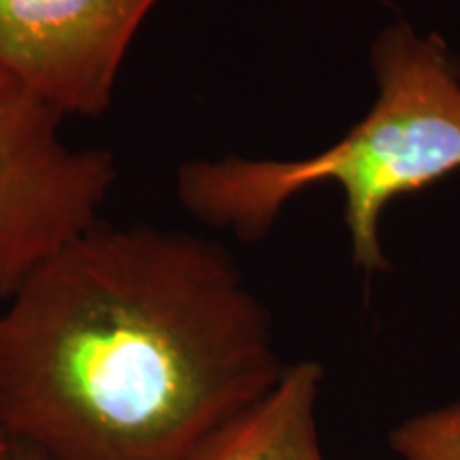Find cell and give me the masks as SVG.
Listing matches in <instances>:
<instances>
[{"mask_svg": "<svg viewBox=\"0 0 460 460\" xmlns=\"http://www.w3.org/2000/svg\"><path fill=\"white\" fill-rule=\"evenodd\" d=\"M286 367L222 243L99 222L0 305V435L49 460H194Z\"/></svg>", "mask_w": 460, "mask_h": 460, "instance_id": "6da1fadb", "label": "cell"}, {"mask_svg": "<svg viewBox=\"0 0 460 460\" xmlns=\"http://www.w3.org/2000/svg\"><path fill=\"white\" fill-rule=\"evenodd\" d=\"M377 99L341 141L303 160H190L177 171L180 203L211 228L258 241L303 190L335 183L356 267L388 271L379 217L390 200L460 169V68L435 34L384 28L371 45Z\"/></svg>", "mask_w": 460, "mask_h": 460, "instance_id": "7a4b0ae2", "label": "cell"}, {"mask_svg": "<svg viewBox=\"0 0 460 460\" xmlns=\"http://www.w3.org/2000/svg\"><path fill=\"white\" fill-rule=\"evenodd\" d=\"M62 119L0 66V305L101 222L118 181L113 154L66 143Z\"/></svg>", "mask_w": 460, "mask_h": 460, "instance_id": "3957f363", "label": "cell"}, {"mask_svg": "<svg viewBox=\"0 0 460 460\" xmlns=\"http://www.w3.org/2000/svg\"><path fill=\"white\" fill-rule=\"evenodd\" d=\"M156 3L0 0V66L65 118H101Z\"/></svg>", "mask_w": 460, "mask_h": 460, "instance_id": "277c9868", "label": "cell"}, {"mask_svg": "<svg viewBox=\"0 0 460 460\" xmlns=\"http://www.w3.org/2000/svg\"><path fill=\"white\" fill-rule=\"evenodd\" d=\"M322 379L320 362L288 365L278 386L217 433L194 460H326L315 422Z\"/></svg>", "mask_w": 460, "mask_h": 460, "instance_id": "5b68a950", "label": "cell"}, {"mask_svg": "<svg viewBox=\"0 0 460 460\" xmlns=\"http://www.w3.org/2000/svg\"><path fill=\"white\" fill-rule=\"evenodd\" d=\"M388 446L401 460H460V401L402 420Z\"/></svg>", "mask_w": 460, "mask_h": 460, "instance_id": "8992f818", "label": "cell"}, {"mask_svg": "<svg viewBox=\"0 0 460 460\" xmlns=\"http://www.w3.org/2000/svg\"><path fill=\"white\" fill-rule=\"evenodd\" d=\"M4 460H49V458L39 452L37 447L22 444V441H9V450Z\"/></svg>", "mask_w": 460, "mask_h": 460, "instance_id": "52a82bcc", "label": "cell"}, {"mask_svg": "<svg viewBox=\"0 0 460 460\" xmlns=\"http://www.w3.org/2000/svg\"><path fill=\"white\" fill-rule=\"evenodd\" d=\"M7 450H9V439H4V437L0 435V460H4V456H7Z\"/></svg>", "mask_w": 460, "mask_h": 460, "instance_id": "ba28073f", "label": "cell"}]
</instances>
